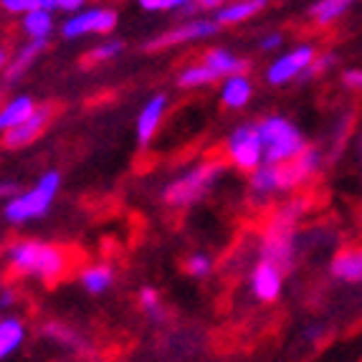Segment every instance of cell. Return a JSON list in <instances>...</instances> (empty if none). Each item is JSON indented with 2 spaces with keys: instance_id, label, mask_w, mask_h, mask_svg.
Here are the masks:
<instances>
[{
  "instance_id": "1",
  "label": "cell",
  "mask_w": 362,
  "mask_h": 362,
  "mask_svg": "<svg viewBox=\"0 0 362 362\" xmlns=\"http://www.w3.org/2000/svg\"><path fill=\"white\" fill-rule=\"evenodd\" d=\"M8 264L13 272L23 274V276L43 279L46 284L59 281L66 274L69 259L61 248L41 241H18L8 248Z\"/></svg>"
},
{
  "instance_id": "2",
  "label": "cell",
  "mask_w": 362,
  "mask_h": 362,
  "mask_svg": "<svg viewBox=\"0 0 362 362\" xmlns=\"http://www.w3.org/2000/svg\"><path fill=\"white\" fill-rule=\"evenodd\" d=\"M302 213V203H289L272 216L261 235V261L274 264L281 274L294 266V238L296 221Z\"/></svg>"
},
{
  "instance_id": "3",
  "label": "cell",
  "mask_w": 362,
  "mask_h": 362,
  "mask_svg": "<svg viewBox=\"0 0 362 362\" xmlns=\"http://www.w3.org/2000/svg\"><path fill=\"white\" fill-rule=\"evenodd\" d=\"M59 187H61L59 170L43 173L30 190H23L21 195L8 200L6 208H3V218L13 226H21V223H28V221H36V218H43L51 211V206H54Z\"/></svg>"
},
{
  "instance_id": "4",
  "label": "cell",
  "mask_w": 362,
  "mask_h": 362,
  "mask_svg": "<svg viewBox=\"0 0 362 362\" xmlns=\"http://www.w3.org/2000/svg\"><path fill=\"white\" fill-rule=\"evenodd\" d=\"M256 129L264 145V165H284L307 150L302 132L284 117H266L256 124Z\"/></svg>"
},
{
  "instance_id": "5",
  "label": "cell",
  "mask_w": 362,
  "mask_h": 362,
  "mask_svg": "<svg viewBox=\"0 0 362 362\" xmlns=\"http://www.w3.org/2000/svg\"><path fill=\"white\" fill-rule=\"evenodd\" d=\"M223 173V165L211 160V163H200L193 170H187L185 175H180L177 180H173L163 190V200L173 208H185L198 203L203 195L213 187V182L218 180V175Z\"/></svg>"
},
{
  "instance_id": "6",
  "label": "cell",
  "mask_w": 362,
  "mask_h": 362,
  "mask_svg": "<svg viewBox=\"0 0 362 362\" xmlns=\"http://www.w3.org/2000/svg\"><path fill=\"white\" fill-rule=\"evenodd\" d=\"M226 155L243 173H254L264 165V145H261L256 124H241L226 139Z\"/></svg>"
},
{
  "instance_id": "7",
  "label": "cell",
  "mask_w": 362,
  "mask_h": 362,
  "mask_svg": "<svg viewBox=\"0 0 362 362\" xmlns=\"http://www.w3.org/2000/svg\"><path fill=\"white\" fill-rule=\"evenodd\" d=\"M117 11L112 8H89V11H78L74 13L71 18H66L61 23V36L74 41V38H81L86 33H99V36H109L112 30L117 28Z\"/></svg>"
},
{
  "instance_id": "8",
  "label": "cell",
  "mask_w": 362,
  "mask_h": 362,
  "mask_svg": "<svg viewBox=\"0 0 362 362\" xmlns=\"http://www.w3.org/2000/svg\"><path fill=\"white\" fill-rule=\"evenodd\" d=\"M314 59H317L314 46H309V43L296 46L294 51L284 54L281 59H276L272 66L266 69V81H269L272 86H281V84H286V81H291V78L304 76L307 69L312 66Z\"/></svg>"
},
{
  "instance_id": "9",
  "label": "cell",
  "mask_w": 362,
  "mask_h": 362,
  "mask_svg": "<svg viewBox=\"0 0 362 362\" xmlns=\"http://www.w3.org/2000/svg\"><path fill=\"white\" fill-rule=\"evenodd\" d=\"M221 25L213 18H198V21H187V23L175 25L173 30L163 33V36L152 38L150 43H145V51H163L170 46H180V43H190V41H200V38H211L216 36Z\"/></svg>"
},
{
  "instance_id": "10",
  "label": "cell",
  "mask_w": 362,
  "mask_h": 362,
  "mask_svg": "<svg viewBox=\"0 0 362 362\" xmlns=\"http://www.w3.org/2000/svg\"><path fill=\"white\" fill-rule=\"evenodd\" d=\"M51 117H54V104H41V107H36V112H33L28 119H23L21 124L8 129L6 137H3V147H8V150H21V147L33 145L43 134V129L49 127Z\"/></svg>"
},
{
  "instance_id": "11",
  "label": "cell",
  "mask_w": 362,
  "mask_h": 362,
  "mask_svg": "<svg viewBox=\"0 0 362 362\" xmlns=\"http://www.w3.org/2000/svg\"><path fill=\"white\" fill-rule=\"evenodd\" d=\"M317 168H320V152L314 150V147H307L302 155H296L294 160H289V163L276 165L279 193L294 190V187H299L302 182H307L309 177L317 173Z\"/></svg>"
},
{
  "instance_id": "12",
  "label": "cell",
  "mask_w": 362,
  "mask_h": 362,
  "mask_svg": "<svg viewBox=\"0 0 362 362\" xmlns=\"http://www.w3.org/2000/svg\"><path fill=\"white\" fill-rule=\"evenodd\" d=\"M281 286H284V274L279 272L274 264L259 261L254 266V272H251V291H254L259 302H276L279 294H281Z\"/></svg>"
},
{
  "instance_id": "13",
  "label": "cell",
  "mask_w": 362,
  "mask_h": 362,
  "mask_svg": "<svg viewBox=\"0 0 362 362\" xmlns=\"http://www.w3.org/2000/svg\"><path fill=\"white\" fill-rule=\"evenodd\" d=\"M165 109H168V97L165 94H155V97L147 99V104L139 109L137 115V142L139 147H147L155 137V132L160 129V122L165 117Z\"/></svg>"
},
{
  "instance_id": "14",
  "label": "cell",
  "mask_w": 362,
  "mask_h": 362,
  "mask_svg": "<svg viewBox=\"0 0 362 362\" xmlns=\"http://www.w3.org/2000/svg\"><path fill=\"white\" fill-rule=\"evenodd\" d=\"M254 97V84L246 74H235L228 76L221 86V104L226 109H243Z\"/></svg>"
},
{
  "instance_id": "15",
  "label": "cell",
  "mask_w": 362,
  "mask_h": 362,
  "mask_svg": "<svg viewBox=\"0 0 362 362\" xmlns=\"http://www.w3.org/2000/svg\"><path fill=\"white\" fill-rule=\"evenodd\" d=\"M269 0H235V3H226L216 11V23L218 25H235L243 21L254 18L256 13H261L266 8Z\"/></svg>"
},
{
  "instance_id": "16",
  "label": "cell",
  "mask_w": 362,
  "mask_h": 362,
  "mask_svg": "<svg viewBox=\"0 0 362 362\" xmlns=\"http://www.w3.org/2000/svg\"><path fill=\"white\" fill-rule=\"evenodd\" d=\"M203 64H206L211 71H216L221 78L235 76V74H246L248 71V61L241 56L230 54L228 49H211L203 56Z\"/></svg>"
},
{
  "instance_id": "17",
  "label": "cell",
  "mask_w": 362,
  "mask_h": 362,
  "mask_svg": "<svg viewBox=\"0 0 362 362\" xmlns=\"http://www.w3.org/2000/svg\"><path fill=\"white\" fill-rule=\"evenodd\" d=\"M46 46H49V41H41V38H30L28 43H23V46L18 49V54L13 56L11 64H8V69H6L8 81H16V78L23 76V74L36 64L38 56L46 51Z\"/></svg>"
},
{
  "instance_id": "18",
  "label": "cell",
  "mask_w": 362,
  "mask_h": 362,
  "mask_svg": "<svg viewBox=\"0 0 362 362\" xmlns=\"http://www.w3.org/2000/svg\"><path fill=\"white\" fill-rule=\"evenodd\" d=\"M332 276L347 284H362V248H350L334 256L332 261Z\"/></svg>"
},
{
  "instance_id": "19",
  "label": "cell",
  "mask_w": 362,
  "mask_h": 362,
  "mask_svg": "<svg viewBox=\"0 0 362 362\" xmlns=\"http://www.w3.org/2000/svg\"><path fill=\"white\" fill-rule=\"evenodd\" d=\"M25 342V322L21 317H3L0 320V360L11 357Z\"/></svg>"
},
{
  "instance_id": "20",
  "label": "cell",
  "mask_w": 362,
  "mask_h": 362,
  "mask_svg": "<svg viewBox=\"0 0 362 362\" xmlns=\"http://www.w3.org/2000/svg\"><path fill=\"white\" fill-rule=\"evenodd\" d=\"M33 112H36V102H33L28 94H18V97H13L6 107L0 109V132L6 134L8 129H13L23 119H28Z\"/></svg>"
},
{
  "instance_id": "21",
  "label": "cell",
  "mask_w": 362,
  "mask_h": 362,
  "mask_svg": "<svg viewBox=\"0 0 362 362\" xmlns=\"http://www.w3.org/2000/svg\"><path fill=\"white\" fill-rule=\"evenodd\" d=\"M23 25V33L28 38H41V41H49V36L54 33V13L36 8V11H28L21 21Z\"/></svg>"
},
{
  "instance_id": "22",
  "label": "cell",
  "mask_w": 362,
  "mask_h": 362,
  "mask_svg": "<svg viewBox=\"0 0 362 362\" xmlns=\"http://www.w3.org/2000/svg\"><path fill=\"white\" fill-rule=\"evenodd\" d=\"M78 281H81L84 291L99 296V294H104V291L112 289V284H115V272H112L109 266H104V264L89 266V269H84V272H81Z\"/></svg>"
},
{
  "instance_id": "23",
  "label": "cell",
  "mask_w": 362,
  "mask_h": 362,
  "mask_svg": "<svg viewBox=\"0 0 362 362\" xmlns=\"http://www.w3.org/2000/svg\"><path fill=\"white\" fill-rule=\"evenodd\" d=\"M251 193L256 198H269L279 193V173L276 165H261L259 170L251 173Z\"/></svg>"
},
{
  "instance_id": "24",
  "label": "cell",
  "mask_w": 362,
  "mask_h": 362,
  "mask_svg": "<svg viewBox=\"0 0 362 362\" xmlns=\"http://www.w3.org/2000/svg\"><path fill=\"white\" fill-rule=\"evenodd\" d=\"M218 74L211 71L206 64H190L177 74V86L180 89H198V86H208L213 81H218Z\"/></svg>"
},
{
  "instance_id": "25",
  "label": "cell",
  "mask_w": 362,
  "mask_h": 362,
  "mask_svg": "<svg viewBox=\"0 0 362 362\" xmlns=\"http://www.w3.org/2000/svg\"><path fill=\"white\" fill-rule=\"evenodd\" d=\"M352 3H355V0H320V3H314V6L309 8V16H312V21H317V23H322V25L332 23V21H337Z\"/></svg>"
},
{
  "instance_id": "26",
  "label": "cell",
  "mask_w": 362,
  "mask_h": 362,
  "mask_svg": "<svg viewBox=\"0 0 362 362\" xmlns=\"http://www.w3.org/2000/svg\"><path fill=\"white\" fill-rule=\"evenodd\" d=\"M43 332L49 334L51 339H56V342L71 347V350H78V347H81V339H78V334L71 332L69 327L59 325V322H51V325H46V329H43Z\"/></svg>"
},
{
  "instance_id": "27",
  "label": "cell",
  "mask_w": 362,
  "mask_h": 362,
  "mask_svg": "<svg viewBox=\"0 0 362 362\" xmlns=\"http://www.w3.org/2000/svg\"><path fill=\"white\" fill-rule=\"evenodd\" d=\"M122 51H124V43H122V41H104V43H99L97 49H91L86 59L94 61V64H99V61H112V59H117V56H119Z\"/></svg>"
},
{
  "instance_id": "28",
  "label": "cell",
  "mask_w": 362,
  "mask_h": 362,
  "mask_svg": "<svg viewBox=\"0 0 362 362\" xmlns=\"http://www.w3.org/2000/svg\"><path fill=\"white\" fill-rule=\"evenodd\" d=\"M185 272L190 274V276H195V279L208 276V274L213 272L211 256H206V254H193L190 259L185 261Z\"/></svg>"
},
{
  "instance_id": "29",
  "label": "cell",
  "mask_w": 362,
  "mask_h": 362,
  "mask_svg": "<svg viewBox=\"0 0 362 362\" xmlns=\"http://www.w3.org/2000/svg\"><path fill=\"white\" fill-rule=\"evenodd\" d=\"M139 304H142V309H145L147 317H152V320H160V317H163V309H160V294H157L152 286L139 289Z\"/></svg>"
},
{
  "instance_id": "30",
  "label": "cell",
  "mask_w": 362,
  "mask_h": 362,
  "mask_svg": "<svg viewBox=\"0 0 362 362\" xmlns=\"http://www.w3.org/2000/svg\"><path fill=\"white\" fill-rule=\"evenodd\" d=\"M43 6V0H0V8L8 13H13V16H25L28 11H36V8Z\"/></svg>"
},
{
  "instance_id": "31",
  "label": "cell",
  "mask_w": 362,
  "mask_h": 362,
  "mask_svg": "<svg viewBox=\"0 0 362 362\" xmlns=\"http://www.w3.org/2000/svg\"><path fill=\"white\" fill-rule=\"evenodd\" d=\"M21 185L16 180H0V200H13L16 195H21Z\"/></svg>"
},
{
  "instance_id": "32",
  "label": "cell",
  "mask_w": 362,
  "mask_h": 362,
  "mask_svg": "<svg viewBox=\"0 0 362 362\" xmlns=\"http://www.w3.org/2000/svg\"><path fill=\"white\" fill-rule=\"evenodd\" d=\"M281 43H284V36H281V33H269L266 38H261V51L272 54V51L281 49Z\"/></svg>"
},
{
  "instance_id": "33",
  "label": "cell",
  "mask_w": 362,
  "mask_h": 362,
  "mask_svg": "<svg viewBox=\"0 0 362 362\" xmlns=\"http://www.w3.org/2000/svg\"><path fill=\"white\" fill-rule=\"evenodd\" d=\"M342 81L350 86V89L362 91V69H350V71H344L342 74Z\"/></svg>"
},
{
  "instance_id": "34",
  "label": "cell",
  "mask_w": 362,
  "mask_h": 362,
  "mask_svg": "<svg viewBox=\"0 0 362 362\" xmlns=\"http://www.w3.org/2000/svg\"><path fill=\"white\" fill-rule=\"evenodd\" d=\"M84 3L86 0H56V11H64V13H78L84 11Z\"/></svg>"
},
{
  "instance_id": "35",
  "label": "cell",
  "mask_w": 362,
  "mask_h": 362,
  "mask_svg": "<svg viewBox=\"0 0 362 362\" xmlns=\"http://www.w3.org/2000/svg\"><path fill=\"white\" fill-rule=\"evenodd\" d=\"M137 3L145 8V11H152V13H157V11H173V3H170V0H137Z\"/></svg>"
},
{
  "instance_id": "36",
  "label": "cell",
  "mask_w": 362,
  "mask_h": 362,
  "mask_svg": "<svg viewBox=\"0 0 362 362\" xmlns=\"http://www.w3.org/2000/svg\"><path fill=\"white\" fill-rule=\"evenodd\" d=\"M221 6H226V0H198V8L203 11H218Z\"/></svg>"
},
{
  "instance_id": "37",
  "label": "cell",
  "mask_w": 362,
  "mask_h": 362,
  "mask_svg": "<svg viewBox=\"0 0 362 362\" xmlns=\"http://www.w3.org/2000/svg\"><path fill=\"white\" fill-rule=\"evenodd\" d=\"M170 3H173V11H177V8H180V11H185V8L195 6L198 0H170Z\"/></svg>"
},
{
  "instance_id": "38",
  "label": "cell",
  "mask_w": 362,
  "mask_h": 362,
  "mask_svg": "<svg viewBox=\"0 0 362 362\" xmlns=\"http://www.w3.org/2000/svg\"><path fill=\"white\" fill-rule=\"evenodd\" d=\"M13 302V294L8 289H0V309L3 307H8V304Z\"/></svg>"
},
{
  "instance_id": "39",
  "label": "cell",
  "mask_w": 362,
  "mask_h": 362,
  "mask_svg": "<svg viewBox=\"0 0 362 362\" xmlns=\"http://www.w3.org/2000/svg\"><path fill=\"white\" fill-rule=\"evenodd\" d=\"M8 64H11V56H8V51L0 46V71H6Z\"/></svg>"
}]
</instances>
